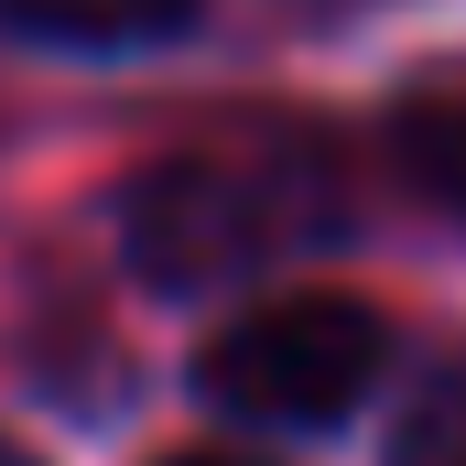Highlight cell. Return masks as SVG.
Returning <instances> with one entry per match:
<instances>
[{
    "label": "cell",
    "instance_id": "277c9868",
    "mask_svg": "<svg viewBox=\"0 0 466 466\" xmlns=\"http://www.w3.org/2000/svg\"><path fill=\"white\" fill-rule=\"evenodd\" d=\"M196 0H0V22L22 33H55V44H141V33H174Z\"/></svg>",
    "mask_w": 466,
    "mask_h": 466
},
{
    "label": "cell",
    "instance_id": "6da1fadb",
    "mask_svg": "<svg viewBox=\"0 0 466 466\" xmlns=\"http://www.w3.org/2000/svg\"><path fill=\"white\" fill-rule=\"evenodd\" d=\"M337 218H348V185L304 141L174 152L119 196V238H130L141 282H163V293H207V282H238L282 249H315Z\"/></svg>",
    "mask_w": 466,
    "mask_h": 466
},
{
    "label": "cell",
    "instance_id": "8992f818",
    "mask_svg": "<svg viewBox=\"0 0 466 466\" xmlns=\"http://www.w3.org/2000/svg\"><path fill=\"white\" fill-rule=\"evenodd\" d=\"M163 466H238V456H163Z\"/></svg>",
    "mask_w": 466,
    "mask_h": 466
},
{
    "label": "cell",
    "instance_id": "52a82bcc",
    "mask_svg": "<svg viewBox=\"0 0 466 466\" xmlns=\"http://www.w3.org/2000/svg\"><path fill=\"white\" fill-rule=\"evenodd\" d=\"M0 466H33V456H22V445H0Z\"/></svg>",
    "mask_w": 466,
    "mask_h": 466
},
{
    "label": "cell",
    "instance_id": "5b68a950",
    "mask_svg": "<svg viewBox=\"0 0 466 466\" xmlns=\"http://www.w3.org/2000/svg\"><path fill=\"white\" fill-rule=\"evenodd\" d=\"M390 466H466V358L412 390V412L390 434Z\"/></svg>",
    "mask_w": 466,
    "mask_h": 466
},
{
    "label": "cell",
    "instance_id": "3957f363",
    "mask_svg": "<svg viewBox=\"0 0 466 466\" xmlns=\"http://www.w3.org/2000/svg\"><path fill=\"white\" fill-rule=\"evenodd\" d=\"M390 152H401V174H412L434 207H456V218H466V76L412 87V98L390 109Z\"/></svg>",
    "mask_w": 466,
    "mask_h": 466
},
{
    "label": "cell",
    "instance_id": "7a4b0ae2",
    "mask_svg": "<svg viewBox=\"0 0 466 466\" xmlns=\"http://www.w3.org/2000/svg\"><path fill=\"white\" fill-rule=\"evenodd\" d=\"M207 401L238 423H337L358 390L380 380V315L348 293H282L249 304L228 337L207 348Z\"/></svg>",
    "mask_w": 466,
    "mask_h": 466
}]
</instances>
